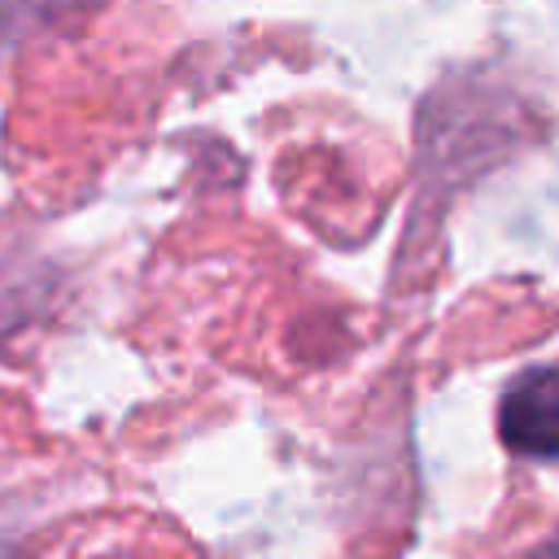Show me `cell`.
<instances>
[{
	"instance_id": "6da1fadb",
	"label": "cell",
	"mask_w": 559,
	"mask_h": 559,
	"mask_svg": "<svg viewBox=\"0 0 559 559\" xmlns=\"http://www.w3.org/2000/svg\"><path fill=\"white\" fill-rule=\"evenodd\" d=\"M498 432L515 454L559 459V367H533L511 380L498 406Z\"/></svg>"
},
{
	"instance_id": "7a4b0ae2",
	"label": "cell",
	"mask_w": 559,
	"mask_h": 559,
	"mask_svg": "<svg viewBox=\"0 0 559 559\" xmlns=\"http://www.w3.org/2000/svg\"><path fill=\"white\" fill-rule=\"evenodd\" d=\"M520 559H559V528H555V533H550L542 546H533L528 555H520Z\"/></svg>"
}]
</instances>
